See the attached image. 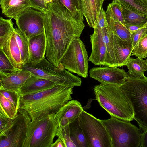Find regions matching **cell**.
I'll return each instance as SVG.
<instances>
[{"label": "cell", "instance_id": "obj_18", "mask_svg": "<svg viewBox=\"0 0 147 147\" xmlns=\"http://www.w3.org/2000/svg\"><path fill=\"white\" fill-rule=\"evenodd\" d=\"M59 85L34 75L29 78L20 88V96L30 95L52 88Z\"/></svg>", "mask_w": 147, "mask_h": 147}, {"label": "cell", "instance_id": "obj_8", "mask_svg": "<svg viewBox=\"0 0 147 147\" xmlns=\"http://www.w3.org/2000/svg\"><path fill=\"white\" fill-rule=\"evenodd\" d=\"M78 119L89 147H112L110 137L101 120L84 110Z\"/></svg>", "mask_w": 147, "mask_h": 147}, {"label": "cell", "instance_id": "obj_29", "mask_svg": "<svg viewBox=\"0 0 147 147\" xmlns=\"http://www.w3.org/2000/svg\"><path fill=\"white\" fill-rule=\"evenodd\" d=\"M18 113L14 105L0 93V115L13 119L17 115Z\"/></svg>", "mask_w": 147, "mask_h": 147}, {"label": "cell", "instance_id": "obj_16", "mask_svg": "<svg viewBox=\"0 0 147 147\" xmlns=\"http://www.w3.org/2000/svg\"><path fill=\"white\" fill-rule=\"evenodd\" d=\"M30 62L35 66L45 57L47 42L45 32L42 33L28 39Z\"/></svg>", "mask_w": 147, "mask_h": 147}, {"label": "cell", "instance_id": "obj_27", "mask_svg": "<svg viewBox=\"0 0 147 147\" xmlns=\"http://www.w3.org/2000/svg\"><path fill=\"white\" fill-rule=\"evenodd\" d=\"M11 19H5L0 17V48H1L9 38L15 28Z\"/></svg>", "mask_w": 147, "mask_h": 147}, {"label": "cell", "instance_id": "obj_40", "mask_svg": "<svg viewBox=\"0 0 147 147\" xmlns=\"http://www.w3.org/2000/svg\"><path fill=\"white\" fill-rule=\"evenodd\" d=\"M108 26L105 12L104 10L103 7L101 8L97 24V28H102Z\"/></svg>", "mask_w": 147, "mask_h": 147}, {"label": "cell", "instance_id": "obj_13", "mask_svg": "<svg viewBox=\"0 0 147 147\" xmlns=\"http://www.w3.org/2000/svg\"><path fill=\"white\" fill-rule=\"evenodd\" d=\"M90 41L92 50L89 61L95 65L113 67L99 29H94L93 33L90 35Z\"/></svg>", "mask_w": 147, "mask_h": 147}, {"label": "cell", "instance_id": "obj_9", "mask_svg": "<svg viewBox=\"0 0 147 147\" xmlns=\"http://www.w3.org/2000/svg\"><path fill=\"white\" fill-rule=\"evenodd\" d=\"M88 61L85 45L79 37L73 39L60 63L67 70L86 78L88 76Z\"/></svg>", "mask_w": 147, "mask_h": 147}, {"label": "cell", "instance_id": "obj_23", "mask_svg": "<svg viewBox=\"0 0 147 147\" xmlns=\"http://www.w3.org/2000/svg\"><path fill=\"white\" fill-rule=\"evenodd\" d=\"M71 138L76 147H89L85 135L80 125L78 118L69 124Z\"/></svg>", "mask_w": 147, "mask_h": 147}, {"label": "cell", "instance_id": "obj_39", "mask_svg": "<svg viewBox=\"0 0 147 147\" xmlns=\"http://www.w3.org/2000/svg\"><path fill=\"white\" fill-rule=\"evenodd\" d=\"M32 7L45 13L47 9V5L44 0H29Z\"/></svg>", "mask_w": 147, "mask_h": 147}, {"label": "cell", "instance_id": "obj_30", "mask_svg": "<svg viewBox=\"0 0 147 147\" xmlns=\"http://www.w3.org/2000/svg\"><path fill=\"white\" fill-rule=\"evenodd\" d=\"M136 12L147 15V4L143 0H115Z\"/></svg>", "mask_w": 147, "mask_h": 147}, {"label": "cell", "instance_id": "obj_46", "mask_svg": "<svg viewBox=\"0 0 147 147\" xmlns=\"http://www.w3.org/2000/svg\"><path fill=\"white\" fill-rule=\"evenodd\" d=\"M147 4V0H143Z\"/></svg>", "mask_w": 147, "mask_h": 147}, {"label": "cell", "instance_id": "obj_44", "mask_svg": "<svg viewBox=\"0 0 147 147\" xmlns=\"http://www.w3.org/2000/svg\"><path fill=\"white\" fill-rule=\"evenodd\" d=\"M45 2V3L47 5L49 3L52 1H53L54 0H44Z\"/></svg>", "mask_w": 147, "mask_h": 147}, {"label": "cell", "instance_id": "obj_15", "mask_svg": "<svg viewBox=\"0 0 147 147\" xmlns=\"http://www.w3.org/2000/svg\"><path fill=\"white\" fill-rule=\"evenodd\" d=\"M83 110L80 102L77 100H71L62 107L55 116L59 125L64 126L77 119Z\"/></svg>", "mask_w": 147, "mask_h": 147}, {"label": "cell", "instance_id": "obj_26", "mask_svg": "<svg viewBox=\"0 0 147 147\" xmlns=\"http://www.w3.org/2000/svg\"><path fill=\"white\" fill-rule=\"evenodd\" d=\"M125 66L128 68L129 76L139 78L145 76L144 73L146 71V67L144 60L143 59L130 57Z\"/></svg>", "mask_w": 147, "mask_h": 147}, {"label": "cell", "instance_id": "obj_20", "mask_svg": "<svg viewBox=\"0 0 147 147\" xmlns=\"http://www.w3.org/2000/svg\"><path fill=\"white\" fill-rule=\"evenodd\" d=\"M0 50L5 54L16 69L17 70L22 69L23 65L20 53L14 30L12 32L7 41L0 48Z\"/></svg>", "mask_w": 147, "mask_h": 147}, {"label": "cell", "instance_id": "obj_24", "mask_svg": "<svg viewBox=\"0 0 147 147\" xmlns=\"http://www.w3.org/2000/svg\"><path fill=\"white\" fill-rule=\"evenodd\" d=\"M108 26L112 31L121 39L131 41V32L126 26L117 20L106 14Z\"/></svg>", "mask_w": 147, "mask_h": 147}, {"label": "cell", "instance_id": "obj_3", "mask_svg": "<svg viewBox=\"0 0 147 147\" xmlns=\"http://www.w3.org/2000/svg\"><path fill=\"white\" fill-rule=\"evenodd\" d=\"M94 91L96 100L111 116L127 121L134 120L131 104L120 87L100 84L95 86Z\"/></svg>", "mask_w": 147, "mask_h": 147}, {"label": "cell", "instance_id": "obj_14", "mask_svg": "<svg viewBox=\"0 0 147 147\" xmlns=\"http://www.w3.org/2000/svg\"><path fill=\"white\" fill-rule=\"evenodd\" d=\"M32 75L22 69L10 73L0 72V90L18 93L20 86Z\"/></svg>", "mask_w": 147, "mask_h": 147}, {"label": "cell", "instance_id": "obj_33", "mask_svg": "<svg viewBox=\"0 0 147 147\" xmlns=\"http://www.w3.org/2000/svg\"><path fill=\"white\" fill-rule=\"evenodd\" d=\"M131 55L141 59L147 57V33L142 36L133 48Z\"/></svg>", "mask_w": 147, "mask_h": 147}, {"label": "cell", "instance_id": "obj_12", "mask_svg": "<svg viewBox=\"0 0 147 147\" xmlns=\"http://www.w3.org/2000/svg\"><path fill=\"white\" fill-rule=\"evenodd\" d=\"M89 76L101 84L121 87L129 77L127 73L116 67H96L89 71Z\"/></svg>", "mask_w": 147, "mask_h": 147}, {"label": "cell", "instance_id": "obj_47", "mask_svg": "<svg viewBox=\"0 0 147 147\" xmlns=\"http://www.w3.org/2000/svg\"><path fill=\"white\" fill-rule=\"evenodd\" d=\"M145 25H146L147 26V23Z\"/></svg>", "mask_w": 147, "mask_h": 147}, {"label": "cell", "instance_id": "obj_38", "mask_svg": "<svg viewBox=\"0 0 147 147\" xmlns=\"http://www.w3.org/2000/svg\"><path fill=\"white\" fill-rule=\"evenodd\" d=\"M147 33V26L146 25L131 33V40L133 48L140 39Z\"/></svg>", "mask_w": 147, "mask_h": 147}, {"label": "cell", "instance_id": "obj_7", "mask_svg": "<svg viewBox=\"0 0 147 147\" xmlns=\"http://www.w3.org/2000/svg\"><path fill=\"white\" fill-rule=\"evenodd\" d=\"M22 69L30 72L33 75L58 84H70L75 86L81 84L80 78L66 70L61 63L58 67L55 66L45 57L36 65L27 63L23 65Z\"/></svg>", "mask_w": 147, "mask_h": 147}, {"label": "cell", "instance_id": "obj_34", "mask_svg": "<svg viewBox=\"0 0 147 147\" xmlns=\"http://www.w3.org/2000/svg\"><path fill=\"white\" fill-rule=\"evenodd\" d=\"M56 136L62 140L65 147H76L70 135L69 124L64 126L59 125Z\"/></svg>", "mask_w": 147, "mask_h": 147}, {"label": "cell", "instance_id": "obj_28", "mask_svg": "<svg viewBox=\"0 0 147 147\" xmlns=\"http://www.w3.org/2000/svg\"><path fill=\"white\" fill-rule=\"evenodd\" d=\"M99 29L100 30L103 41L111 58L113 67H117L110 28L108 26L101 29Z\"/></svg>", "mask_w": 147, "mask_h": 147}, {"label": "cell", "instance_id": "obj_43", "mask_svg": "<svg viewBox=\"0 0 147 147\" xmlns=\"http://www.w3.org/2000/svg\"><path fill=\"white\" fill-rule=\"evenodd\" d=\"M131 33L138 30L142 26L133 25H124Z\"/></svg>", "mask_w": 147, "mask_h": 147}, {"label": "cell", "instance_id": "obj_41", "mask_svg": "<svg viewBox=\"0 0 147 147\" xmlns=\"http://www.w3.org/2000/svg\"><path fill=\"white\" fill-rule=\"evenodd\" d=\"M141 131L142 134L139 147H147V130Z\"/></svg>", "mask_w": 147, "mask_h": 147}, {"label": "cell", "instance_id": "obj_19", "mask_svg": "<svg viewBox=\"0 0 147 147\" xmlns=\"http://www.w3.org/2000/svg\"><path fill=\"white\" fill-rule=\"evenodd\" d=\"M81 11L90 27L97 28L100 11L105 0H78Z\"/></svg>", "mask_w": 147, "mask_h": 147}, {"label": "cell", "instance_id": "obj_10", "mask_svg": "<svg viewBox=\"0 0 147 147\" xmlns=\"http://www.w3.org/2000/svg\"><path fill=\"white\" fill-rule=\"evenodd\" d=\"M15 20L18 28L28 39L45 32L44 13L32 7L26 9Z\"/></svg>", "mask_w": 147, "mask_h": 147}, {"label": "cell", "instance_id": "obj_31", "mask_svg": "<svg viewBox=\"0 0 147 147\" xmlns=\"http://www.w3.org/2000/svg\"><path fill=\"white\" fill-rule=\"evenodd\" d=\"M70 11L77 20L83 22L84 15L82 12L78 0H57Z\"/></svg>", "mask_w": 147, "mask_h": 147}, {"label": "cell", "instance_id": "obj_1", "mask_svg": "<svg viewBox=\"0 0 147 147\" xmlns=\"http://www.w3.org/2000/svg\"><path fill=\"white\" fill-rule=\"evenodd\" d=\"M44 13L47 46L46 58L56 67L73 39L80 37L85 26L76 20L68 9L57 0L47 4Z\"/></svg>", "mask_w": 147, "mask_h": 147}, {"label": "cell", "instance_id": "obj_11", "mask_svg": "<svg viewBox=\"0 0 147 147\" xmlns=\"http://www.w3.org/2000/svg\"><path fill=\"white\" fill-rule=\"evenodd\" d=\"M31 119L24 111L18 109L13 125L5 137L0 138V147H22Z\"/></svg>", "mask_w": 147, "mask_h": 147}, {"label": "cell", "instance_id": "obj_35", "mask_svg": "<svg viewBox=\"0 0 147 147\" xmlns=\"http://www.w3.org/2000/svg\"><path fill=\"white\" fill-rule=\"evenodd\" d=\"M14 118L11 119L0 115V138L7 136L13 125Z\"/></svg>", "mask_w": 147, "mask_h": 147}, {"label": "cell", "instance_id": "obj_21", "mask_svg": "<svg viewBox=\"0 0 147 147\" xmlns=\"http://www.w3.org/2000/svg\"><path fill=\"white\" fill-rule=\"evenodd\" d=\"M2 13L16 20L24 10L32 7L29 0H0Z\"/></svg>", "mask_w": 147, "mask_h": 147}, {"label": "cell", "instance_id": "obj_36", "mask_svg": "<svg viewBox=\"0 0 147 147\" xmlns=\"http://www.w3.org/2000/svg\"><path fill=\"white\" fill-rule=\"evenodd\" d=\"M18 70L14 67L5 54L0 50V72L10 73Z\"/></svg>", "mask_w": 147, "mask_h": 147}, {"label": "cell", "instance_id": "obj_45", "mask_svg": "<svg viewBox=\"0 0 147 147\" xmlns=\"http://www.w3.org/2000/svg\"><path fill=\"white\" fill-rule=\"evenodd\" d=\"M145 63L146 65V71H147V59L144 60Z\"/></svg>", "mask_w": 147, "mask_h": 147}, {"label": "cell", "instance_id": "obj_37", "mask_svg": "<svg viewBox=\"0 0 147 147\" xmlns=\"http://www.w3.org/2000/svg\"><path fill=\"white\" fill-rule=\"evenodd\" d=\"M0 93L12 103L18 111L20 99V96L18 93L14 91L0 90Z\"/></svg>", "mask_w": 147, "mask_h": 147}, {"label": "cell", "instance_id": "obj_6", "mask_svg": "<svg viewBox=\"0 0 147 147\" xmlns=\"http://www.w3.org/2000/svg\"><path fill=\"white\" fill-rule=\"evenodd\" d=\"M101 120L110 137L112 147H139L142 131L130 121L112 116Z\"/></svg>", "mask_w": 147, "mask_h": 147}, {"label": "cell", "instance_id": "obj_5", "mask_svg": "<svg viewBox=\"0 0 147 147\" xmlns=\"http://www.w3.org/2000/svg\"><path fill=\"white\" fill-rule=\"evenodd\" d=\"M55 115H46L31 121L22 147H51L59 126Z\"/></svg>", "mask_w": 147, "mask_h": 147}, {"label": "cell", "instance_id": "obj_2", "mask_svg": "<svg viewBox=\"0 0 147 147\" xmlns=\"http://www.w3.org/2000/svg\"><path fill=\"white\" fill-rule=\"evenodd\" d=\"M74 87L70 84H59L33 94L20 96L18 109L25 111L31 121L46 115L55 114L72 100Z\"/></svg>", "mask_w": 147, "mask_h": 147}, {"label": "cell", "instance_id": "obj_25", "mask_svg": "<svg viewBox=\"0 0 147 147\" xmlns=\"http://www.w3.org/2000/svg\"><path fill=\"white\" fill-rule=\"evenodd\" d=\"M14 32L20 49L22 63L23 65L30 62L28 39L18 28L16 27L15 28Z\"/></svg>", "mask_w": 147, "mask_h": 147}, {"label": "cell", "instance_id": "obj_22", "mask_svg": "<svg viewBox=\"0 0 147 147\" xmlns=\"http://www.w3.org/2000/svg\"><path fill=\"white\" fill-rule=\"evenodd\" d=\"M120 4L122 9L124 20V25H133L143 26L147 23V15L136 12L125 6Z\"/></svg>", "mask_w": 147, "mask_h": 147}, {"label": "cell", "instance_id": "obj_17", "mask_svg": "<svg viewBox=\"0 0 147 147\" xmlns=\"http://www.w3.org/2000/svg\"><path fill=\"white\" fill-rule=\"evenodd\" d=\"M110 29L117 66H125L130 58L133 49L131 42L121 39Z\"/></svg>", "mask_w": 147, "mask_h": 147}, {"label": "cell", "instance_id": "obj_32", "mask_svg": "<svg viewBox=\"0 0 147 147\" xmlns=\"http://www.w3.org/2000/svg\"><path fill=\"white\" fill-rule=\"evenodd\" d=\"M105 13L106 14L124 24V20L121 6L115 0H113L112 2L109 4Z\"/></svg>", "mask_w": 147, "mask_h": 147}, {"label": "cell", "instance_id": "obj_4", "mask_svg": "<svg viewBox=\"0 0 147 147\" xmlns=\"http://www.w3.org/2000/svg\"><path fill=\"white\" fill-rule=\"evenodd\" d=\"M120 88L131 104L139 128L141 131L147 130V77L129 76Z\"/></svg>", "mask_w": 147, "mask_h": 147}, {"label": "cell", "instance_id": "obj_42", "mask_svg": "<svg viewBox=\"0 0 147 147\" xmlns=\"http://www.w3.org/2000/svg\"><path fill=\"white\" fill-rule=\"evenodd\" d=\"M51 147H65V146L62 140L59 138L53 142Z\"/></svg>", "mask_w": 147, "mask_h": 147}]
</instances>
